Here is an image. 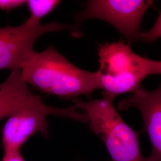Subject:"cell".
Listing matches in <instances>:
<instances>
[{"label": "cell", "instance_id": "6da1fadb", "mask_svg": "<svg viewBox=\"0 0 161 161\" xmlns=\"http://www.w3.org/2000/svg\"><path fill=\"white\" fill-rule=\"evenodd\" d=\"M22 77L42 92L60 97L75 98L90 96L101 89L97 71L80 69L50 46L43 52H35L29 63L21 69Z\"/></svg>", "mask_w": 161, "mask_h": 161}, {"label": "cell", "instance_id": "7a4b0ae2", "mask_svg": "<svg viewBox=\"0 0 161 161\" xmlns=\"http://www.w3.org/2000/svg\"><path fill=\"white\" fill-rule=\"evenodd\" d=\"M115 98L103 97L83 101L70 99L86 115L90 129L103 142L112 161H148L142 155L139 134L124 121L114 104Z\"/></svg>", "mask_w": 161, "mask_h": 161}, {"label": "cell", "instance_id": "3957f363", "mask_svg": "<svg viewBox=\"0 0 161 161\" xmlns=\"http://www.w3.org/2000/svg\"><path fill=\"white\" fill-rule=\"evenodd\" d=\"M98 50L103 94L115 98L133 93L147 76L156 75L157 61L136 54L122 41L100 45Z\"/></svg>", "mask_w": 161, "mask_h": 161}, {"label": "cell", "instance_id": "277c9868", "mask_svg": "<svg viewBox=\"0 0 161 161\" xmlns=\"http://www.w3.org/2000/svg\"><path fill=\"white\" fill-rule=\"evenodd\" d=\"M76 109L74 105L60 109L52 107L44 103L39 96L32 94L8 117L2 131L4 151L20 150L31 136L37 133L48 137L47 118L49 115L88 122L86 115L78 112Z\"/></svg>", "mask_w": 161, "mask_h": 161}, {"label": "cell", "instance_id": "5b68a950", "mask_svg": "<svg viewBox=\"0 0 161 161\" xmlns=\"http://www.w3.org/2000/svg\"><path fill=\"white\" fill-rule=\"evenodd\" d=\"M150 0H92L76 16L75 28L90 19L103 20L114 26L129 41L140 40V25L152 4Z\"/></svg>", "mask_w": 161, "mask_h": 161}, {"label": "cell", "instance_id": "8992f818", "mask_svg": "<svg viewBox=\"0 0 161 161\" xmlns=\"http://www.w3.org/2000/svg\"><path fill=\"white\" fill-rule=\"evenodd\" d=\"M66 27L56 22L42 25L30 16L20 26L0 28V70H21L34 56L35 42L40 36Z\"/></svg>", "mask_w": 161, "mask_h": 161}, {"label": "cell", "instance_id": "52a82bcc", "mask_svg": "<svg viewBox=\"0 0 161 161\" xmlns=\"http://www.w3.org/2000/svg\"><path fill=\"white\" fill-rule=\"evenodd\" d=\"M130 108L140 112L151 142L152 153L147 161H161V85L151 92L140 88L118 104L121 110Z\"/></svg>", "mask_w": 161, "mask_h": 161}, {"label": "cell", "instance_id": "ba28073f", "mask_svg": "<svg viewBox=\"0 0 161 161\" xmlns=\"http://www.w3.org/2000/svg\"><path fill=\"white\" fill-rule=\"evenodd\" d=\"M32 94L22 80L21 70H12L8 78L0 84V120L12 115Z\"/></svg>", "mask_w": 161, "mask_h": 161}, {"label": "cell", "instance_id": "9c48e42d", "mask_svg": "<svg viewBox=\"0 0 161 161\" xmlns=\"http://www.w3.org/2000/svg\"><path fill=\"white\" fill-rule=\"evenodd\" d=\"M58 0H29L26 1L31 16L36 20L41 19L48 14L60 3Z\"/></svg>", "mask_w": 161, "mask_h": 161}, {"label": "cell", "instance_id": "30bf717a", "mask_svg": "<svg viewBox=\"0 0 161 161\" xmlns=\"http://www.w3.org/2000/svg\"><path fill=\"white\" fill-rule=\"evenodd\" d=\"M160 38H161V12L153 27L146 32H142L140 40L152 42Z\"/></svg>", "mask_w": 161, "mask_h": 161}, {"label": "cell", "instance_id": "8fae6325", "mask_svg": "<svg viewBox=\"0 0 161 161\" xmlns=\"http://www.w3.org/2000/svg\"><path fill=\"white\" fill-rule=\"evenodd\" d=\"M26 3L23 0H0V10L10 11L16 9Z\"/></svg>", "mask_w": 161, "mask_h": 161}, {"label": "cell", "instance_id": "7c38bea8", "mask_svg": "<svg viewBox=\"0 0 161 161\" xmlns=\"http://www.w3.org/2000/svg\"><path fill=\"white\" fill-rule=\"evenodd\" d=\"M1 161H25L20 150L4 151Z\"/></svg>", "mask_w": 161, "mask_h": 161}, {"label": "cell", "instance_id": "4fadbf2b", "mask_svg": "<svg viewBox=\"0 0 161 161\" xmlns=\"http://www.w3.org/2000/svg\"><path fill=\"white\" fill-rule=\"evenodd\" d=\"M156 75H161V60H160V61H157Z\"/></svg>", "mask_w": 161, "mask_h": 161}]
</instances>
